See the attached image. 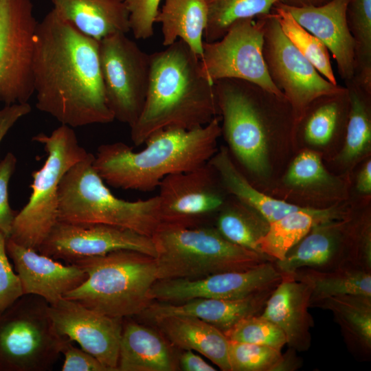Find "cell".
Returning a JSON list of instances; mask_svg holds the SVG:
<instances>
[{"label":"cell","mask_w":371,"mask_h":371,"mask_svg":"<svg viewBox=\"0 0 371 371\" xmlns=\"http://www.w3.org/2000/svg\"><path fill=\"white\" fill-rule=\"evenodd\" d=\"M282 276L274 261H267L247 270L196 280H158L150 291V297L152 302L172 304L199 297L241 299L275 287Z\"/></svg>","instance_id":"cell-16"},{"label":"cell","mask_w":371,"mask_h":371,"mask_svg":"<svg viewBox=\"0 0 371 371\" xmlns=\"http://www.w3.org/2000/svg\"><path fill=\"white\" fill-rule=\"evenodd\" d=\"M350 98L346 87L338 92L313 100L293 126V143L331 158V150L341 146L348 122Z\"/></svg>","instance_id":"cell-22"},{"label":"cell","mask_w":371,"mask_h":371,"mask_svg":"<svg viewBox=\"0 0 371 371\" xmlns=\"http://www.w3.org/2000/svg\"><path fill=\"white\" fill-rule=\"evenodd\" d=\"M180 366L184 371H215L216 369L201 357L190 350H186L180 358Z\"/></svg>","instance_id":"cell-46"},{"label":"cell","mask_w":371,"mask_h":371,"mask_svg":"<svg viewBox=\"0 0 371 371\" xmlns=\"http://www.w3.org/2000/svg\"><path fill=\"white\" fill-rule=\"evenodd\" d=\"M207 23L205 42L221 39L232 24L240 19L256 18L271 12L280 0H205Z\"/></svg>","instance_id":"cell-35"},{"label":"cell","mask_w":371,"mask_h":371,"mask_svg":"<svg viewBox=\"0 0 371 371\" xmlns=\"http://www.w3.org/2000/svg\"><path fill=\"white\" fill-rule=\"evenodd\" d=\"M349 0H332L319 6L280 5L303 27L320 40L336 61L340 77L348 82L355 76V42L346 21Z\"/></svg>","instance_id":"cell-21"},{"label":"cell","mask_w":371,"mask_h":371,"mask_svg":"<svg viewBox=\"0 0 371 371\" xmlns=\"http://www.w3.org/2000/svg\"><path fill=\"white\" fill-rule=\"evenodd\" d=\"M53 10L82 34L98 41L130 31L125 0H50Z\"/></svg>","instance_id":"cell-25"},{"label":"cell","mask_w":371,"mask_h":371,"mask_svg":"<svg viewBox=\"0 0 371 371\" xmlns=\"http://www.w3.org/2000/svg\"><path fill=\"white\" fill-rule=\"evenodd\" d=\"M350 110L341 147L331 159L344 175L365 160L371 150V92L353 79L345 83Z\"/></svg>","instance_id":"cell-30"},{"label":"cell","mask_w":371,"mask_h":371,"mask_svg":"<svg viewBox=\"0 0 371 371\" xmlns=\"http://www.w3.org/2000/svg\"><path fill=\"white\" fill-rule=\"evenodd\" d=\"M351 208L341 203L327 208L304 207L290 212L269 223L258 243L260 252L273 261L281 260L314 225L330 219L343 218Z\"/></svg>","instance_id":"cell-27"},{"label":"cell","mask_w":371,"mask_h":371,"mask_svg":"<svg viewBox=\"0 0 371 371\" xmlns=\"http://www.w3.org/2000/svg\"><path fill=\"white\" fill-rule=\"evenodd\" d=\"M32 110L28 103L5 105L0 109V144L14 124ZM1 161V160H0Z\"/></svg>","instance_id":"cell-45"},{"label":"cell","mask_w":371,"mask_h":371,"mask_svg":"<svg viewBox=\"0 0 371 371\" xmlns=\"http://www.w3.org/2000/svg\"><path fill=\"white\" fill-rule=\"evenodd\" d=\"M175 370L171 351L161 336L135 322H123L117 371Z\"/></svg>","instance_id":"cell-29"},{"label":"cell","mask_w":371,"mask_h":371,"mask_svg":"<svg viewBox=\"0 0 371 371\" xmlns=\"http://www.w3.org/2000/svg\"><path fill=\"white\" fill-rule=\"evenodd\" d=\"M350 212L343 218L316 224L284 259L274 261L282 276L291 275L302 268L329 271L355 266Z\"/></svg>","instance_id":"cell-19"},{"label":"cell","mask_w":371,"mask_h":371,"mask_svg":"<svg viewBox=\"0 0 371 371\" xmlns=\"http://www.w3.org/2000/svg\"><path fill=\"white\" fill-rule=\"evenodd\" d=\"M49 304L23 295L0 315V371H47L59 359L67 337L56 331Z\"/></svg>","instance_id":"cell-9"},{"label":"cell","mask_w":371,"mask_h":371,"mask_svg":"<svg viewBox=\"0 0 371 371\" xmlns=\"http://www.w3.org/2000/svg\"><path fill=\"white\" fill-rule=\"evenodd\" d=\"M38 21L31 0H0V102L27 103Z\"/></svg>","instance_id":"cell-13"},{"label":"cell","mask_w":371,"mask_h":371,"mask_svg":"<svg viewBox=\"0 0 371 371\" xmlns=\"http://www.w3.org/2000/svg\"><path fill=\"white\" fill-rule=\"evenodd\" d=\"M348 175H335L326 168L322 155L308 148L301 149L274 185L273 196L311 208H327L348 197Z\"/></svg>","instance_id":"cell-18"},{"label":"cell","mask_w":371,"mask_h":371,"mask_svg":"<svg viewBox=\"0 0 371 371\" xmlns=\"http://www.w3.org/2000/svg\"><path fill=\"white\" fill-rule=\"evenodd\" d=\"M161 0H125L129 11L130 31L137 39L154 34V23Z\"/></svg>","instance_id":"cell-41"},{"label":"cell","mask_w":371,"mask_h":371,"mask_svg":"<svg viewBox=\"0 0 371 371\" xmlns=\"http://www.w3.org/2000/svg\"><path fill=\"white\" fill-rule=\"evenodd\" d=\"M289 276L310 286V307L316 302L333 296H371V272L353 265L329 271L302 268Z\"/></svg>","instance_id":"cell-33"},{"label":"cell","mask_w":371,"mask_h":371,"mask_svg":"<svg viewBox=\"0 0 371 371\" xmlns=\"http://www.w3.org/2000/svg\"><path fill=\"white\" fill-rule=\"evenodd\" d=\"M16 165V158L8 153L0 161V232L7 238L10 236L14 218L18 213L9 203L8 187Z\"/></svg>","instance_id":"cell-43"},{"label":"cell","mask_w":371,"mask_h":371,"mask_svg":"<svg viewBox=\"0 0 371 371\" xmlns=\"http://www.w3.org/2000/svg\"><path fill=\"white\" fill-rule=\"evenodd\" d=\"M346 21L355 42L353 80L371 92V0H349Z\"/></svg>","instance_id":"cell-36"},{"label":"cell","mask_w":371,"mask_h":371,"mask_svg":"<svg viewBox=\"0 0 371 371\" xmlns=\"http://www.w3.org/2000/svg\"><path fill=\"white\" fill-rule=\"evenodd\" d=\"M271 10L276 14L283 33L296 49L323 77L333 84H337L329 52L324 43L297 23L279 1Z\"/></svg>","instance_id":"cell-37"},{"label":"cell","mask_w":371,"mask_h":371,"mask_svg":"<svg viewBox=\"0 0 371 371\" xmlns=\"http://www.w3.org/2000/svg\"><path fill=\"white\" fill-rule=\"evenodd\" d=\"M57 333L77 342L109 371H117L123 319L111 317L62 297L49 306Z\"/></svg>","instance_id":"cell-17"},{"label":"cell","mask_w":371,"mask_h":371,"mask_svg":"<svg viewBox=\"0 0 371 371\" xmlns=\"http://www.w3.org/2000/svg\"><path fill=\"white\" fill-rule=\"evenodd\" d=\"M207 14L205 0H165L155 19L161 24L163 45L167 47L179 38L201 57Z\"/></svg>","instance_id":"cell-32"},{"label":"cell","mask_w":371,"mask_h":371,"mask_svg":"<svg viewBox=\"0 0 371 371\" xmlns=\"http://www.w3.org/2000/svg\"><path fill=\"white\" fill-rule=\"evenodd\" d=\"M7 239L0 232V315L23 295L20 280L8 260Z\"/></svg>","instance_id":"cell-42"},{"label":"cell","mask_w":371,"mask_h":371,"mask_svg":"<svg viewBox=\"0 0 371 371\" xmlns=\"http://www.w3.org/2000/svg\"><path fill=\"white\" fill-rule=\"evenodd\" d=\"M274 288L236 300L199 297L176 304L151 302L139 315L154 322L169 316L193 317L224 333L240 320L261 314Z\"/></svg>","instance_id":"cell-24"},{"label":"cell","mask_w":371,"mask_h":371,"mask_svg":"<svg viewBox=\"0 0 371 371\" xmlns=\"http://www.w3.org/2000/svg\"><path fill=\"white\" fill-rule=\"evenodd\" d=\"M265 15L238 20L221 39L203 42L200 65L207 80H243L284 96L271 81L262 55Z\"/></svg>","instance_id":"cell-11"},{"label":"cell","mask_w":371,"mask_h":371,"mask_svg":"<svg viewBox=\"0 0 371 371\" xmlns=\"http://www.w3.org/2000/svg\"><path fill=\"white\" fill-rule=\"evenodd\" d=\"M355 188L357 192L363 196H370L371 194V159L366 158L356 177Z\"/></svg>","instance_id":"cell-47"},{"label":"cell","mask_w":371,"mask_h":371,"mask_svg":"<svg viewBox=\"0 0 371 371\" xmlns=\"http://www.w3.org/2000/svg\"><path fill=\"white\" fill-rule=\"evenodd\" d=\"M311 295L307 284L283 275L260 314L283 331L286 344L296 352L306 351L311 346V329L314 326L308 312Z\"/></svg>","instance_id":"cell-23"},{"label":"cell","mask_w":371,"mask_h":371,"mask_svg":"<svg viewBox=\"0 0 371 371\" xmlns=\"http://www.w3.org/2000/svg\"><path fill=\"white\" fill-rule=\"evenodd\" d=\"M127 249L155 258L151 237L104 224L75 223L58 221L41 245L38 252L67 264L88 257Z\"/></svg>","instance_id":"cell-15"},{"label":"cell","mask_w":371,"mask_h":371,"mask_svg":"<svg viewBox=\"0 0 371 371\" xmlns=\"http://www.w3.org/2000/svg\"><path fill=\"white\" fill-rule=\"evenodd\" d=\"M269 225L258 213L229 195L216 216L214 227L231 243L262 254L258 243Z\"/></svg>","instance_id":"cell-34"},{"label":"cell","mask_w":371,"mask_h":371,"mask_svg":"<svg viewBox=\"0 0 371 371\" xmlns=\"http://www.w3.org/2000/svg\"><path fill=\"white\" fill-rule=\"evenodd\" d=\"M36 107L76 128L114 120L106 100L99 41L52 10L38 22L32 60Z\"/></svg>","instance_id":"cell-1"},{"label":"cell","mask_w":371,"mask_h":371,"mask_svg":"<svg viewBox=\"0 0 371 371\" xmlns=\"http://www.w3.org/2000/svg\"><path fill=\"white\" fill-rule=\"evenodd\" d=\"M262 55L271 81L291 106L294 124L313 100L344 88L327 80L296 49L272 10L265 15Z\"/></svg>","instance_id":"cell-12"},{"label":"cell","mask_w":371,"mask_h":371,"mask_svg":"<svg viewBox=\"0 0 371 371\" xmlns=\"http://www.w3.org/2000/svg\"><path fill=\"white\" fill-rule=\"evenodd\" d=\"M199 58L180 39L150 54L145 102L130 127L135 146L159 130L192 129L219 115L214 85L202 74Z\"/></svg>","instance_id":"cell-3"},{"label":"cell","mask_w":371,"mask_h":371,"mask_svg":"<svg viewBox=\"0 0 371 371\" xmlns=\"http://www.w3.org/2000/svg\"><path fill=\"white\" fill-rule=\"evenodd\" d=\"M94 155L74 165L58 188V221L126 228L151 237L161 223L158 195L130 201L115 196L93 166Z\"/></svg>","instance_id":"cell-7"},{"label":"cell","mask_w":371,"mask_h":371,"mask_svg":"<svg viewBox=\"0 0 371 371\" xmlns=\"http://www.w3.org/2000/svg\"><path fill=\"white\" fill-rule=\"evenodd\" d=\"M214 85L221 135L231 155L244 174L267 182L280 164L283 147H294L289 102L284 96L243 80L224 78Z\"/></svg>","instance_id":"cell-2"},{"label":"cell","mask_w":371,"mask_h":371,"mask_svg":"<svg viewBox=\"0 0 371 371\" xmlns=\"http://www.w3.org/2000/svg\"><path fill=\"white\" fill-rule=\"evenodd\" d=\"M86 280L63 297L103 315L126 318L139 315L150 304V291L158 280L154 257L122 249L74 262Z\"/></svg>","instance_id":"cell-5"},{"label":"cell","mask_w":371,"mask_h":371,"mask_svg":"<svg viewBox=\"0 0 371 371\" xmlns=\"http://www.w3.org/2000/svg\"><path fill=\"white\" fill-rule=\"evenodd\" d=\"M311 306L330 311L347 345L363 357L371 352V296L342 295L315 302Z\"/></svg>","instance_id":"cell-31"},{"label":"cell","mask_w":371,"mask_h":371,"mask_svg":"<svg viewBox=\"0 0 371 371\" xmlns=\"http://www.w3.org/2000/svg\"><path fill=\"white\" fill-rule=\"evenodd\" d=\"M99 61L106 103L114 120L131 127L145 102L150 54L119 32L99 41Z\"/></svg>","instance_id":"cell-10"},{"label":"cell","mask_w":371,"mask_h":371,"mask_svg":"<svg viewBox=\"0 0 371 371\" xmlns=\"http://www.w3.org/2000/svg\"><path fill=\"white\" fill-rule=\"evenodd\" d=\"M332 0H280L279 2L293 7L319 6L328 3Z\"/></svg>","instance_id":"cell-48"},{"label":"cell","mask_w":371,"mask_h":371,"mask_svg":"<svg viewBox=\"0 0 371 371\" xmlns=\"http://www.w3.org/2000/svg\"><path fill=\"white\" fill-rule=\"evenodd\" d=\"M33 141L43 145L46 159L32 172V192L27 203L18 212L8 238L36 251L58 221V188L65 174L87 157L73 128L61 124L49 135L39 133Z\"/></svg>","instance_id":"cell-8"},{"label":"cell","mask_w":371,"mask_h":371,"mask_svg":"<svg viewBox=\"0 0 371 371\" xmlns=\"http://www.w3.org/2000/svg\"><path fill=\"white\" fill-rule=\"evenodd\" d=\"M6 251L13 261L23 295H38L49 304L79 286L87 278L78 265H63L10 238L6 240Z\"/></svg>","instance_id":"cell-20"},{"label":"cell","mask_w":371,"mask_h":371,"mask_svg":"<svg viewBox=\"0 0 371 371\" xmlns=\"http://www.w3.org/2000/svg\"><path fill=\"white\" fill-rule=\"evenodd\" d=\"M224 334L229 341L262 345L279 350L286 344L283 331L260 314L240 320Z\"/></svg>","instance_id":"cell-39"},{"label":"cell","mask_w":371,"mask_h":371,"mask_svg":"<svg viewBox=\"0 0 371 371\" xmlns=\"http://www.w3.org/2000/svg\"><path fill=\"white\" fill-rule=\"evenodd\" d=\"M354 247V265L371 272V219L368 212L350 215Z\"/></svg>","instance_id":"cell-40"},{"label":"cell","mask_w":371,"mask_h":371,"mask_svg":"<svg viewBox=\"0 0 371 371\" xmlns=\"http://www.w3.org/2000/svg\"><path fill=\"white\" fill-rule=\"evenodd\" d=\"M151 238L158 280H196L273 261L265 254L231 243L208 225L160 223Z\"/></svg>","instance_id":"cell-6"},{"label":"cell","mask_w":371,"mask_h":371,"mask_svg":"<svg viewBox=\"0 0 371 371\" xmlns=\"http://www.w3.org/2000/svg\"><path fill=\"white\" fill-rule=\"evenodd\" d=\"M67 339L61 354L64 355L62 371H109V370L90 353L73 346Z\"/></svg>","instance_id":"cell-44"},{"label":"cell","mask_w":371,"mask_h":371,"mask_svg":"<svg viewBox=\"0 0 371 371\" xmlns=\"http://www.w3.org/2000/svg\"><path fill=\"white\" fill-rule=\"evenodd\" d=\"M174 346L197 352L223 371H231L229 339L215 326L189 316H169L155 322Z\"/></svg>","instance_id":"cell-26"},{"label":"cell","mask_w":371,"mask_h":371,"mask_svg":"<svg viewBox=\"0 0 371 371\" xmlns=\"http://www.w3.org/2000/svg\"><path fill=\"white\" fill-rule=\"evenodd\" d=\"M220 121L217 116L192 129L159 130L137 152L121 142L102 144L93 166L104 181L114 188L151 192L168 175L192 170L210 160L218 149Z\"/></svg>","instance_id":"cell-4"},{"label":"cell","mask_w":371,"mask_h":371,"mask_svg":"<svg viewBox=\"0 0 371 371\" xmlns=\"http://www.w3.org/2000/svg\"><path fill=\"white\" fill-rule=\"evenodd\" d=\"M209 162L218 175L228 194L253 209L269 223L290 212L307 207L291 203L260 190L235 163L227 147L221 146L218 148Z\"/></svg>","instance_id":"cell-28"},{"label":"cell","mask_w":371,"mask_h":371,"mask_svg":"<svg viewBox=\"0 0 371 371\" xmlns=\"http://www.w3.org/2000/svg\"><path fill=\"white\" fill-rule=\"evenodd\" d=\"M161 223L182 226L207 225L216 216L229 195L215 169L206 164L168 175L159 186Z\"/></svg>","instance_id":"cell-14"},{"label":"cell","mask_w":371,"mask_h":371,"mask_svg":"<svg viewBox=\"0 0 371 371\" xmlns=\"http://www.w3.org/2000/svg\"><path fill=\"white\" fill-rule=\"evenodd\" d=\"M228 355L231 371H281L284 359L278 349L232 341Z\"/></svg>","instance_id":"cell-38"}]
</instances>
